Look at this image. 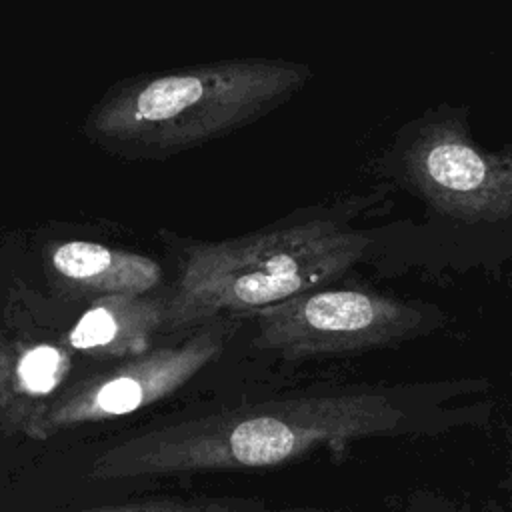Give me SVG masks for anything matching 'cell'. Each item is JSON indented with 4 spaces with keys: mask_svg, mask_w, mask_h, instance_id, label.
<instances>
[{
    "mask_svg": "<svg viewBox=\"0 0 512 512\" xmlns=\"http://www.w3.org/2000/svg\"><path fill=\"white\" fill-rule=\"evenodd\" d=\"M400 410L376 394L268 400L140 432L104 450L94 480L280 466L318 446L394 430Z\"/></svg>",
    "mask_w": 512,
    "mask_h": 512,
    "instance_id": "6da1fadb",
    "label": "cell"
},
{
    "mask_svg": "<svg viewBox=\"0 0 512 512\" xmlns=\"http://www.w3.org/2000/svg\"><path fill=\"white\" fill-rule=\"evenodd\" d=\"M310 74L296 62L240 58L148 76L108 94L90 114L88 132L112 150L174 154L254 122Z\"/></svg>",
    "mask_w": 512,
    "mask_h": 512,
    "instance_id": "7a4b0ae2",
    "label": "cell"
},
{
    "mask_svg": "<svg viewBox=\"0 0 512 512\" xmlns=\"http://www.w3.org/2000/svg\"><path fill=\"white\" fill-rule=\"evenodd\" d=\"M368 246L366 234L324 218L196 244L180 264L164 330L252 314L316 290L352 268Z\"/></svg>",
    "mask_w": 512,
    "mask_h": 512,
    "instance_id": "3957f363",
    "label": "cell"
},
{
    "mask_svg": "<svg viewBox=\"0 0 512 512\" xmlns=\"http://www.w3.org/2000/svg\"><path fill=\"white\" fill-rule=\"evenodd\" d=\"M254 346L284 358L360 352L412 336L422 312L402 300L356 288H316L250 314Z\"/></svg>",
    "mask_w": 512,
    "mask_h": 512,
    "instance_id": "277c9868",
    "label": "cell"
},
{
    "mask_svg": "<svg viewBox=\"0 0 512 512\" xmlns=\"http://www.w3.org/2000/svg\"><path fill=\"white\" fill-rule=\"evenodd\" d=\"M230 334L232 320L218 318L178 346L148 350L64 386L42 414L32 438L46 440L66 428L126 416L170 396L220 356Z\"/></svg>",
    "mask_w": 512,
    "mask_h": 512,
    "instance_id": "5b68a950",
    "label": "cell"
},
{
    "mask_svg": "<svg viewBox=\"0 0 512 512\" xmlns=\"http://www.w3.org/2000/svg\"><path fill=\"white\" fill-rule=\"evenodd\" d=\"M404 182L434 210L466 222L512 216V148L490 152L460 120H428L402 150Z\"/></svg>",
    "mask_w": 512,
    "mask_h": 512,
    "instance_id": "8992f818",
    "label": "cell"
},
{
    "mask_svg": "<svg viewBox=\"0 0 512 512\" xmlns=\"http://www.w3.org/2000/svg\"><path fill=\"white\" fill-rule=\"evenodd\" d=\"M70 370V348L50 342L0 344V430L32 438Z\"/></svg>",
    "mask_w": 512,
    "mask_h": 512,
    "instance_id": "52a82bcc",
    "label": "cell"
},
{
    "mask_svg": "<svg viewBox=\"0 0 512 512\" xmlns=\"http://www.w3.org/2000/svg\"><path fill=\"white\" fill-rule=\"evenodd\" d=\"M164 298L114 294L96 298L66 334L70 350L94 358H134L148 352L166 322Z\"/></svg>",
    "mask_w": 512,
    "mask_h": 512,
    "instance_id": "ba28073f",
    "label": "cell"
},
{
    "mask_svg": "<svg viewBox=\"0 0 512 512\" xmlns=\"http://www.w3.org/2000/svg\"><path fill=\"white\" fill-rule=\"evenodd\" d=\"M48 264L62 286L96 298L148 294L160 284V264L144 254L90 240H66L50 250Z\"/></svg>",
    "mask_w": 512,
    "mask_h": 512,
    "instance_id": "9c48e42d",
    "label": "cell"
},
{
    "mask_svg": "<svg viewBox=\"0 0 512 512\" xmlns=\"http://www.w3.org/2000/svg\"><path fill=\"white\" fill-rule=\"evenodd\" d=\"M78 512H300L276 510L264 502L238 496H196V498H150L118 506L88 508Z\"/></svg>",
    "mask_w": 512,
    "mask_h": 512,
    "instance_id": "30bf717a",
    "label": "cell"
}]
</instances>
